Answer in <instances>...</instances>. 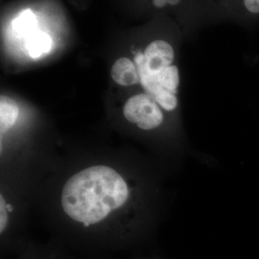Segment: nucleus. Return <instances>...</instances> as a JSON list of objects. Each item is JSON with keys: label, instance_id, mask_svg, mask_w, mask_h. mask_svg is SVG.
<instances>
[{"label": "nucleus", "instance_id": "f257e3e1", "mask_svg": "<svg viewBox=\"0 0 259 259\" xmlns=\"http://www.w3.org/2000/svg\"><path fill=\"white\" fill-rule=\"evenodd\" d=\"M128 197V185L114 169L95 165L68 179L62 192V206L69 218L88 227L103 221Z\"/></svg>", "mask_w": 259, "mask_h": 259}, {"label": "nucleus", "instance_id": "f03ea898", "mask_svg": "<svg viewBox=\"0 0 259 259\" xmlns=\"http://www.w3.org/2000/svg\"><path fill=\"white\" fill-rule=\"evenodd\" d=\"M139 71V83L145 93L167 111H175L178 107V88L180 85V71L176 65H170L158 73H151L145 65L144 54L138 53L135 58Z\"/></svg>", "mask_w": 259, "mask_h": 259}, {"label": "nucleus", "instance_id": "7ed1b4c3", "mask_svg": "<svg viewBox=\"0 0 259 259\" xmlns=\"http://www.w3.org/2000/svg\"><path fill=\"white\" fill-rule=\"evenodd\" d=\"M124 116L142 130L156 129L163 121V113L157 104L147 93L132 96L124 106Z\"/></svg>", "mask_w": 259, "mask_h": 259}, {"label": "nucleus", "instance_id": "20e7f679", "mask_svg": "<svg viewBox=\"0 0 259 259\" xmlns=\"http://www.w3.org/2000/svg\"><path fill=\"white\" fill-rule=\"evenodd\" d=\"M145 65L151 73H158L174 65L175 50L166 40L157 39L152 41L144 51Z\"/></svg>", "mask_w": 259, "mask_h": 259}, {"label": "nucleus", "instance_id": "39448f33", "mask_svg": "<svg viewBox=\"0 0 259 259\" xmlns=\"http://www.w3.org/2000/svg\"><path fill=\"white\" fill-rule=\"evenodd\" d=\"M111 75L115 83L123 87L135 85L140 82L136 64L128 58H120L115 61L111 67Z\"/></svg>", "mask_w": 259, "mask_h": 259}, {"label": "nucleus", "instance_id": "423d86ee", "mask_svg": "<svg viewBox=\"0 0 259 259\" xmlns=\"http://www.w3.org/2000/svg\"><path fill=\"white\" fill-rule=\"evenodd\" d=\"M232 20L250 26L259 21V0H238L233 11Z\"/></svg>", "mask_w": 259, "mask_h": 259}, {"label": "nucleus", "instance_id": "0eeeda50", "mask_svg": "<svg viewBox=\"0 0 259 259\" xmlns=\"http://www.w3.org/2000/svg\"><path fill=\"white\" fill-rule=\"evenodd\" d=\"M52 47V39L45 32L36 31L28 36L26 41L28 53L32 58H40L48 54Z\"/></svg>", "mask_w": 259, "mask_h": 259}, {"label": "nucleus", "instance_id": "6e6552de", "mask_svg": "<svg viewBox=\"0 0 259 259\" xmlns=\"http://www.w3.org/2000/svg\"><path fill=\"white\" fill-rule=\"evenodd\" d=\"M19 116V108L9 97L2 95L0 99V127L1 135L11 129Z\"/></svg>", "mask_w": 259, "mask_h": 259}, {"label": "nucleus", "instance_id": "1a4fd4ad", "mask_svg": "<svg viewBox=\"0 0 259 259\" xmlns=\"http://www.w3.org/2000/svg\"><path fill=\"white\" fill-rule=\"evenodd\" d=\"M37 19L31 10H26L19 15V18L14 21L13 27L15 33L19 36H30L32 33L36 32Z\"/></svg>", "mask_w": 259, "mask_h": 259}, {"label": "nucleus", "instance_id": "9d476101", "mask_svg": "<svg viewBox=\"0 0 259 259\" xmlns=\"http://www.w3.org/2000/svg\"><path fill=\"white\" fill-rule=\"evenodd\" d=\"M237 3L238 0H218V7L221 9L226 18L231 19Z\"/></svg>", "mask_w": 259, "mask_h": 259}, {"label": "nucleus", "instance_id": "9b49d317", "mask_svg": "<svg viewBox=\"0 0 259 259\" xmlns=\"http://www.w3.org/2000/svg\"><path fill=\"white\" fill-rule=\"evenodd\" d=\"M0 211H1V217H0V232L3 233L7 223H8V216H7V208H6V204L3 199V196L1 195L0 197Z\"/></svg>", "mask_w": 259, "mask_h": 259}]
</instances>
